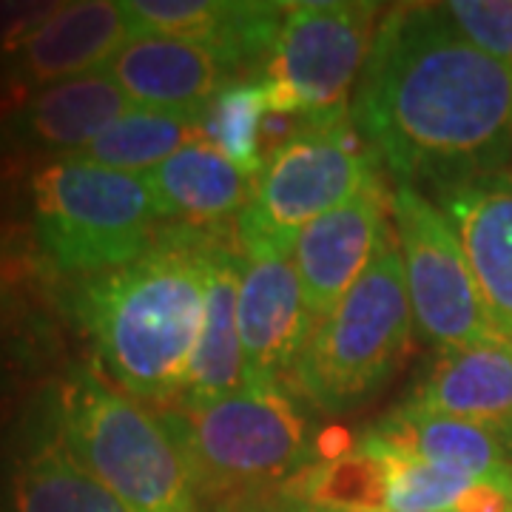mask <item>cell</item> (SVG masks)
Instances as JSON below:
<instances>
[{"label":"cell","instance_id":"obj_1","mask_svg":"<svg viewBox=\"0 0 512 512\" xmlns=\"http://www.w3.org/2000/svg\"><path fill=\"white\" fill-rule=\"evenodd\" d=\"M350 123L399 185L490 177L512 148V66L458 35L441 3L382 12Z\"/></svg>","mask_w":512,"mask_h":512},{"label":"cell","instance_id":"obj_2","mask_svg":"<svg viewBox=\"0 0 512 512\" xmlns=\"http://www.w3.org/2000/svg\"><path fill=\"white\" fill-rule=\"evenodd\" d=\"M165 228L146 254L83 288L77 311L109 379L140 402L183 399L205 311V239Z\"/></svg>","mask_w":512,"mask_h":512},{"label":"cell","instance_id":"obj_3","mask_svg":"<svg viewBox=\"0 0 512 512\" xmlns=\"http://www.w3.org/2000/svg\"><path fill=\"white\" fill-rule=\"evenodd\" d=\"M160 416L197 493L220 504L285 487L311 467L308 424L279 382H245L214 402L174 404Z\"/></svg>","mask_w":512,"mask_h":512},{"label":"cell","instance_id":"obj_4","mask_svg":"<svg viewBox=\"0 0 512 512\" xmlns=\"http://www.w3.org/2000/svg\"><path fill=\"white\" fill-rule=\"evenodd\" d=\"M60 441L134 512H202L200 493L163 416L114 387L100 367L60 393Z\"/></svg>","mask_w":512,"mask_h":512},{"label":"cell","instance_id":"obj_5","mask_svg":"<svg viewBox=\"0 0 512 512\" xmlns=\"http://www.w3.org/2000/svg\"><path fill=\"white\" fill-rule=\"evenodd\" d=\"M413 339L399 242L387 239L373 265L333 311L316 322L293 367L296 390L325 413L370 399L402 367Z\"/></svg>","mask_w":512,"mask_h":512},{"label":"cell","instance_id":"obj_6","mask_svg":"<svg viewBox=\"0 0 512 512\" xmlns=\"http://www.w3.org/2000/svg\"><path fill=\"white\" fill-rule=\"evenodd\" d=\"M35 231L63 274H109L157 242L163 217L146 177L57 157L32 183Z\"/></svg>","mask_w":512,"mask_h":512},{"label":"cell","instance_id":"obj_7","mask_svg":"<svg viewBox=\"0 0 512 512\" xmlns=\"http://www.w3.org/2000/svg\"><path fill=\"white\" fill-rule=\"evenodd\" d=\"M379 177V154L353 123L299 128L268 154L237 217L242 256H293L299 234Z\"/></svg>","mask_w":512,"mask_h":512},{"label":"cell","instance_id":"obj_8","mask_svg":"<svg viewBox=\"0 0 512 512\" xmlns=\"http://www.w3.org/2000/svg\"><path fill=\"white\" fill-rule=\"evenodd\" d=\"M376 3H288L262 69L271 114L302 128L348 123L379 26Z\"/></svg>","mask_w":512,"mask_h":512},{"label":"cell","instance_id":"obj_9","mask_svg":"<svg viewBox=\"0 0 512 512\" xmlns=\"http://www.w3.org/2000/svg\"><path fill=\"white\" fill-rule=\"evenodd\" d=\"M390 208L413 325L421 339L439 350L498 339L444 211L421 194L419 185H396Z\"/></svg>","mask_w":512,"mask_h":512},{"label":"cell","instance_id":"obj_10","mask_svg":"<svg viewBox=\"0 0 512 512\" xmlns=\"http://www.w3.org/2000/svg\"><path fill=\"white\" fill-rule=\"evenodd\" d=\"M387 214L390 197L382 183H373L299 234L293 265L313 322H322L373 265L390 239Z\"/></svg>","mask_w":512,"mask_h":512},{"label":"cell","instance_id":"obj_11","mask_svg":"<svg viewBox=\"0 0 512 512\" xmlns=\"http://www.w3.org/2000/svg\"><path fill=\"white\" fill-rule=\"evenodd\" d=\"M313 328L293 256H245L239 279L245 382H282L285 373H293Z\"/></svg>","mask_w":512,"mask_h":512},{"label":"cell","instance_id":"obj_12","mask_svg":"<svg viewBox=\"0 0 512 512\" xmlns=\"http://www.w3.org/2000/svg\"><path fill=\"white\" fill-rule=\"evenodd\" d=\"M131 37H177L220 49L242 77L268 63L288 3L259 0H123Z\"/></svg>","mask_w":512,"mask_h":512},{"label":"cell","instance_id":"obj_13","mask_svg":"<svg viewBox=\"0 0 512 512\" xmlns=\"http://www.w3.org/2000/svg\"><path fill=\"white\" fill-rule=\"evenodd\" d=\"M103 72L131 106L202 117L217 94L239 80V69L220 49L177 37H131Z\"/></svg>","mask_w":512,"mask_h":512},{"label":"cell","instance_id":"obj_14","mask_svg":"<svg viewBox=\"0 0 512 512\" xmlns=\"http://www.w3.org/2000/svg\"><path fill=\"white\" fill-rule=\"evenodd\" d=\"M495 336L512 345V183L490 174L439 191Z\"/></svg>","mask_w":512,"mask_h":512},{"label":"cell","instance_id":"obj_15","mask_svg":"<svg viewBox=\"0 0 512 512\" xmlns=\"http://www.w3.org/2000/svg\"><path fill=\"white\" fill-rule=\"evenodd\" d=\"M128 40L131 32L120 3L69 0L57 3L55 12L9 52V66L15 80L46 89L106 69Z\"/></svg>","mask_w":512,"mask_h":512},{"label":"cell","instance_id":"obj_16","mask_svg":"<svg viewBox=\"0 0 512 512\" xmlns=\"http://www.w3.org/2000/svg\"><path fill=\"white\" fill-rule=\"evenodd\" d=\"M367 436L396 453L512 493V436L507 433L407 402L387 413Z\"/></svg>","mask_w":512,"mask_h":512},{"label":"cell","instance_id":"obj_17","mask_svg":"<svg viewBox=\"0 0 512 512\" xmlns=\"http://www.w3.org/2000/svg\"><path fill=\"white\" fill-rule=\"evenodd\" d=\"M231 231L205 239V311L194 362L183 399L202 404L228 396L245 384V359L239 339V279L245 256ZM174 407V404H171Z\"/></svg>","mask_w":512,"mask_h":512},{"label":"cell","instance_id":"obj_18","mask_svg":"<svg viewBox=\"0 0 512 512\" xmlns=\"http://www.w3.org/2000/svg\"><path fill=\"white\" fill-rule=\"evenodd\" d=\"M163 222L194 234L231 231L228 220L239 217L254 194L245 177L205 140L188 143L171 160L146 174Z\"/></svg>","mask_w":512,"mask_h":512},{"label":"cell","instance_id":"obj_19","mask_svg":"<svg viewBox=\"0 0 512 512\" xmlns=\"http://www.w3.org/2000/svg\"><path fill=\"white\" fill-rule=\"evenodd\" d=\"M413 404L512 436V345L487 339L441 350Z\"/></svg>","mask_w":512,"mask_h":512},{"label":"cell","instance_id":"obj_20","mask_svg":"<svg viewBox=\"0 0 512 512\" xmlns=\"http://www.w3.org/2000/svg\"><path fill=\"white\" fill-rule=\"evenodd\" d=\"M134 109L109 74L92 72L55 86L37 89L18 117V131L35 146L60 157L80 154L86 146Z\"/></svg>","mask_w":512,"mask_h":512},{"label":"cell","instance_id":"obj_21","mask_svg":"<svg viewBox=\"0 0 512 512\" xmlns=\"http://www.w3.org/2000/svg\"><path fill=\"white\" fill-rule=\"evenodd\" d=\"M359 444L382 467V512H512V493L504 487L396 453L367 433Z\"/></svg>","mask_w":512,"mask_h":512},{"label":"cell","instance_id":"obj_22","mask_svg":"<svg viewBox=\"0 0 512 512\" xmlns=\"http://www.w3.org/2000/svg\"><path fill=\"white\" fill-rule=\"evenodd\" d=\"M12 512H134L92 476L63 441L35 447L9 476Z\"/></svg>","mask_w":512,"mask_h":512},{"label":"cell","instance_id":"obj_23","mask_svg":"<svg viewBox=\"0 0 512 512\" xmlns=\"http://www.w3.org/2000/svg\"><path fill=\"white\" fill-rule=\"evenodd\" d=\"M197 140H202L200 117L134 106L77 157L146 177L165 160H171L180 148Z\"/></svg>","mask_w":512,"mask_h":512},{"label":"cell","instance_id":"obj_24","mask_svg":"<svg viewBox=\"0 0 512 512\" xmlns=\"http://www.w3.org/2000/svg\"><path fill=\"white\" fill-rule=\"evenodd\" d=\"M271 114L262 77H239L228 83L202 111V140L256 180L265 165V120Z\"/></svg>","mask_w":512,"mask_h":512},{"label":"cell","instance_id":"obj_25","mask_svg":"<svg viewBox=\"0 0 512 512\" xmlns=\"http://www.w3.org/2000/svg\"><path fill=\"white\" fill-rule=\"evenodd\" d=\"M441 9L478 52L512 66V0H450Z\"/></svg>","mask_w":512,"mask_h":512},{"label":"cell","instance_id":"obj_26","mask_svg":"<svg viewBox=\"0 0 512 512\" xmlns=\"http://www.w3.org/2000/svg\"><path fill=\"white\" fill-rule=\"evenodd\" d=\"M55 6L57 3H0V52H15L55 12Z\"/></svg>","mask_w":512,"mask_h":512},{"label":"cell","instance_id":"obj_27","mask_svg":"<svg viewBox=\"0 0 512 512\" xmlns=\"http://www.w3.org/2000/svg\"><path fill=\"white\" fill-rule=\"evenodd\" d=\"M291 512H333V510H322V507H308V504H296Z\"/></svg>","mask_w":512,"mask_h":512}]
</instances>
